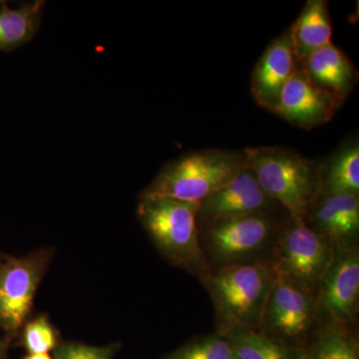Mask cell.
Masks as SVG:
<instances>
[{
	"label": "cell",
	"instance_id": "cell-1",
	"mask_svg": "<svg viewBox=\"0 0 359 359\" xmlns=\"http://www.w3.org/2000/svg\"><path fill=\"white\" fill-rule=\"evenodd\" d=\"M276 278L271 259L209 271L202 276L216 313L217 332L259 330Z\"/></svg>",
	"mask_w": 359,
	"mask_h": 359
},
{
	"label": "cell",
	"instance_id": "cell-2",
	"mask_svg": "<svg viewBox=\"0 0 359 359\" xmlns=\"http://www.w3.org/2000/svg\"><path fill=\"white\" fill-rule=\"evenodd\" d=\"M243 153L262 190L283 205L290 217L304 219L323 192L321 167L282 147L247 148Z\"/></svg>",
	"mask_w": 359,
	"mask_h": 359
},
{
	"label": "cell",
	"instance_id": "cell-3",
	"mask_svg": "<svg viewBox=\"0 0 359 359\" xmlns=\"http://www.w3.org/2000/svg\"><path fill=\"white\" fill-rule=\"evenodd\" d=\"M201 203L172 198H140L139 221L156 249L177 268L202 278L209 271L201 247Z\"/></svg>",
	"mask_w": 359,
	"mask_h": 359
},
{
	"label": "cell",
	"instance_id": "cell-4",
	"mask_svg": "<svg viewBox=\"0 0 359 359\" xmlns=\"http://www.w3.org/2000/svg\"><path fill=\"white\" fill-rule=\"evenodd\" d=\"M247 168L244 153L210 150L191 153L163 168L140 198H172L202 203Z\"/></svg>",
	"mask_w": 359,
	"mask_h": 359
},
{
	"label": "cell",
	"instance_id": "cell-5",
	"mask_svg": "<svg viewBox=\"0 0 359 359\" xmlns=\"http://www.w3.org/2000/svg\"><path fill=\"white\" fill-rule=\"evenodd\" d=\"M201 228H205L200 241L209 271L266 259L264 252L278 233L269 212L221 219Z\"/></svg>",
	"mask_w": 359,
	"mask_h": 359
},
{
	"label": "cell",
	"instance_id": "cell-6",
	"mask_svg": "<svg viewBox=\"0 0 359 359\" xmlns=\"http://www.w3.org/2000/svg\"><path fill=\"white\" fill-rule=\"evenodd\" d=\"M334 248L309 228L304 219L290 217L276 233L273 263L276 276L316 295Z\"/></svg>",
	"mask_w": 359,
	"mask_h": 359
},
{
	"label": "cell",
	"instance_id": "cell-7",
	"mask_svg": "<svg viewBox=\"0 0 359 359\" xmlns=\"http://www.w3.org/2000/svg\"><path fill=\"white\" fill-rule=\"evenodd\" d=\"M50 259V250H43L0 259V328L6 334L25 327Z\"/></svg>",
	"mask_w": 359,
	"mask_h": 359
},
{
	"label": "cell",
	"instance_id": "cell-8",
	"mask_svg": "<svg viewBox=\"0 0 359 359\" xmlns=\"http://www.w3.org/2000/svg\"><path fill=\"white\" fill-rule=\"evenodd\" d=\"M316 320V295L276 276L259 332L292 346L308 337Z\"/></svg>",
	"mask_w": 359,
	"mask_h": 359
},
{
	"label": "cell",
	"instance_id": "cell-9",
	"mask_svg": "<svg viewBox=\"0 0 359 359\" xmlns=\"http://www.w3.org/2000/svg\"><path fill=\"white\" fill-rule=\"evenodd\" d=\"M358 302V250L334 248V257L316 292V320L349 325L356 318Z\"/></svg>",
	"mask_w": 359,
	"mask_h": 359
},
{
	"label": "cell",
	"instance_id": "cell-10",
	"mask_svg": "<svg viewBox=\"0 0 359 359\" xmlns=\"http://www.w3.org/2000/svg\"><path fill=\"white\" fill-rule=\"evenodd\" d=\"M340 105L309 79L301 65L280 92L275 113L299 128L309 130L330 121Z\"/></svg>",
	"mask_w": 359,
	"mask_h": 359
},
{
	"label": "cell",
	"instance_id": "cell-11",
	"mask_svg": "<svg viewBox=\"0 0 359 359\" xmlns=\"http://www.w3.org/2000/svg\"><path fill=\"white\" fill-rule=\"evenodd\" d=\"M275 201L257 184L256 177L245 168L237 176L201 203L198 223L200 226L256 212H269Z\"/></svg>",
	"mask_w": 359,
	"mask_h": 359
},
{
	"label": "cell",
	"instance_id": "cell-12",
	"mask_svg": "<svg viewBox=\"0 0 359 359\" xmlns=\"http://www.w3.org/2000/svg\"><path fill=\"white\" fill-rule=\"evenodd\" d=\"M301 65L289 30L273 40L252 72L250 91L257 103L275 113L280 92Z\"/></svg>",
	"mask_w": 359,
	"mask_h": 359
},
{
	"label": "cell",
	"instance_id": "cell-13",
	"mask_svg": "<svg viewBox=\"0 0 359 359\" xmlns=\"http://www.w3.org/2000/svg\"><path fill=\"white\" fill-rule=\"evenodd\" d=\"M334 248L355 247L359 231V199L356 195H325L311 205L304 219Z\"/></svg>",
	"mask_w": 359,
	"mask_h": 359
},
{
	"label": "cell",
	"instance_id": "cell-14",
	"mask_svg": "<svg viewBox=\"0 0 359 359\" xmlns=\"http://www.w3.org/2000/svg\"><path fill=\"white\" fill-rule=\"evenodd\" d=\"M302 68L316 86L342 103L353 92L358 73L351 61L332 42L309 54Z\"/></svg>",
	"mask_w": 359,
	"mask_h": 359
},
{
	"label": "cell",
	"instance_id": "cell-15",
	"mask_svg": "<svg viewBox=\"0 0 359 359\" xmlns=\"http://www.w3.org/2000/svg\"><path fill=\"white\" fill-rule=\"evenodd\" d=\"M295 54L304 60L309 54L332 42V25L327 2L311 0L289 29Z\"/></svg>",
	"mask_w": 359,
	"mask_h": 359
},
{
	"label": "cell",
	"instance_id": "cell-16",
	"mask_svg": "<svg viewBox=\"0 0 359 359\" xmlns=\"http://www.w3.org/2000/svg\"><path fill=\"white\" fill-rule=\"evenodd\" d=\"M44 2L41 0L20 7H0V51H9L27 43L37 27Z\"/></svg>",
	"mask_w": 359,
	"mask_h": 359
},
{
	"label": "cell",
	"instance_id": "cell-17",
	"mask_svg": "<svg viewBox=\"0 0 359 359\" xmlns=\"http://www.w3.org/2000/svg\"><path fill=\"white\" fill-rule=\"evenodd\" d=\"M223 337L230 341L240 359L302 358V348L283 344L259 330L238 328Z\"/></svg>",
	"mask_w": 359,
	"mask_h": 359
},
{
	"label": "cell",
	"instance_id": "cell-18",
	"mask_svg": "<svg viewBox=\"0 0 359 359\" xmlns=\"http://www.w3.org/2000/svg\"><path fill=\"white\" fill-rule=\"evenodd\" d=\"M301 359H359L358 341L348 325L325 323Z\"/></svg>",
	"mask_w": 359,
	"mask_h": 359
},
{
	"label": "cell",
	"instance_id": "cell-19",
	"mask_svg": "<svg viewBox=\"0 0 359 359\" xmlns=\"http://www.w3.org/2000/svg\"><path fill=\"white\" fill-rule=\"evenodd\" d=\"M359 193V147L353 144L335 156L323 175L325 195H356Z\"/></svg>",
	"mask_w": 359,
	"mask_h": 359
},
{
	"label": "cell",
	"instance_id": "cell-20",
	"mask_svg": "<svg viewBox=\"0 0 359 359\" xmlns=\"http://www.w3.org/2000/svg\"><path fill=\"white\" fill-rule=\"evenodd\" d=\"M162 359H240L226 337L217 332L198 337L168 353Z\"/></svg>",
	"mask_w": 359,
	"mask_h": 359
},
{
	"label": "cell",
	"instance_id": "cell-21",
	"mask_svg": "<svg viewBox=\"0 0 359 359\" xmlns=\"http://www.w3.org/2000/svg\"><path fill=\"white\" fill-rule=\"evenodd\" d=\"M22 328V344L28 354L49 353L59 344L57 330L47 316H39Z\"/></svg>",
	"mask_w": 359,
	"mask_h": 359
},
{
	"label": "cell",
	"instance_id": "cell-22",
	"mask_svg": "<svg viewBox=\"0 0 359 359\" xmlns=\"http://www.w3.org/2000/svg\"><path fill=\"white\" fill-rule=\"evenodd\" d=\"M119 346H87L79 342H62L52 351L53 359H114Z\"/></svg>",
	"mask_w": 359,
	"mask_h": 359
},
{
	"label": "cell",
	"instance_id": "cell-23",
	"mask_svg": "<svg viewBox=\"0 0 359 359\" xmlns=\"http://www.w3.org/2000/svg\"><path fill=\"white\" fill-rule=\"evenodd\" d=\"M23 359H53L49 353L28 354Z\"/></svg>",
	"mask_w": 359,
	"mask_h": 359
},
{
	"label": "cell",
	"instance_id": "cell-24",
	"mask_svg": "<svg viewBox=\"0 0 359 359\" xmlns=\"http://www.w3.org/2000/svg\"><path fill=\"white\" fill-rule=\"evenodd\" d=\"M7 349V341L6 340L0 339V359L4 358V354Z\"/></svg>",
	"mask_w": 359,
	"mask_h": 359
},
{
	"label": "cell",
	"instance_id": "cell-25",
	"mask_svg": "<svg viewBox=\"0 0 359 359\" xmlns=\"http://www.w3.org/2000/svg\"><path fill=\"white\" fill-rule=\"evenodd\" d=\"M0 4H2V2H1V1H0Z\"/></svg>",
	"mask_w": 359,
	"mask_h": 359
}]
</instances>
